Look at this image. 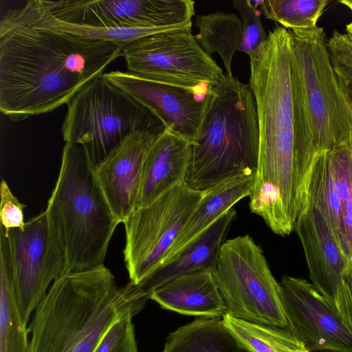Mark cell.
Listing matches in <instances>:
<instances>
[{
    "label": "cell",
    "instance_id": "cell-1",
    "mask_svg": "<svg viewBox=\"0 0 352 352\" xmlns=\"http://www.w3.org/2000/svg\"><path fill=\"white\" fill-rule=\"evenodd\" d=\"M250 61L259 151L249 206L274 234L288 235L309 204L318 156L290 31L280 26L270 31Z\"/></svg>",
    "mask_w": 352,
    "mask_h": 352
},
{
    "label": "cell",
    "instance_id": "cell-2",
    "mask_svg": "<svg viewBox=\"0 0 352 352\" xmlns=\"http://www.w3.org/2000/svg\"><path fill=\"white\" fill-rule=\"evenodd\" d=\"M122 47L16 21H0V110L13 121L52 111L103 75Z\"/></svg>",
    "mask_w": 352,
    "mask_h": 352
},
{
    "label": "cell",
    "instance_id": "cell-3",
    "mask_svg": "<svg viewBox=\"0 0 352 352\" xmlns=\"http://www.w3.org/2000/svg\"><path fill=\"white\" fill-rule=\"evenodd\" d=\"M129 311L124 287L105 266L66 273L34 310L28 352H94L109 327Z\"/></svg>",
    "mask_w": 352,
    "mask_h": 352
},
{
    "label": "cell",
    "instance_id": "cell-4",
    "mask_svg": "<svg viewBox=\"0 0 352 352\" xmlns=\"http://www.w3.org/2000/svg\"><path fill=\"white\" fill-rule=\"evenodd\" d=\"M258 151V115L252 87L226 74L205 96L184 184L204 191L236 176L255 175Z\"/></svg>",
    "mask_w": 352,
    "mask_h": 352
},
{
    "label": "cell",
    "instance_id": "cell-5",
    "mask_svg": "<svg viewBox=\"0 0 352 352\" xmlns=\"http://www.w3.org/2000/svg\"><path fill=\"white\" fill-rule=\"evenodd\" d=\"M65 259V274L104 267L120 223L82 148L65 143L59 174L45 209Z\"/></svg>",
    "mask_w": 352,
    "mask_h": 352
},
{
    "label": "cell",
    "instance_id": "cell-6",
    "mask_svg": "<svg viewBox=\"0 0 352 352\" xmlns=\"http://www.w3.org/2000/svg\"><path fill=\"white\" fill-rule=\"evenodd\" d=\"M67 104L63 140L80 146L94 168L131 134L166 129L151 111L104 74L85 85Z\"/></svg>",
    "mask_w": 352,
    "mask_h": 352
},
{
    "label": "cell",
    "instance_id": "cell-7",
    "mask_svg": "<svg viewBox=\"0 0 352 352\" xmlns=\"http://www.w3.org/2000/svg\"><path fill=\"white\" fill-rule=\"evenodd\" d=\"M213 274L228 314L288 329L280 283L273 276L262 249L250 235L224 241Z\"/></svg>",
    "mask_w": 352,
    "mask_h": 352
},
{
    "label": "cell",
    "instance_id": "cell-8",
    "mask_svg": "<svg viewBox=\"0 0 352 352\" xmlns=\"http://www.w3.org/2000/svg\"><path fill=\"white\" fill-rule=\"evenodd\" d=\"M304 87L317 153L346 140L352 129V105L336 74L322 28L290 31Z\"/></svg>",
    "mask_w": 352,
    "mask_h": 352
},
{
    "label": "cell",
    "instance_id": "cell-9",
    "mask_svg": "<svg viewBox=\"0 0 352 352\" xmlns=\"http://www.w3.org/2000/svg\"><path fill=\"white\" fill-rule=\"evenodd\" d=\"M128 71L146 78L207 93L222 69L192 34V23L138 38L122 50Z\"/></svg>",
    "mask_w": 352,
    "mask_h": 352
},
{
    "label": "cell",
    "instance_id": "cell-10",
    "mask_svg": "<svg viewBox=\"0 0 352 352\" xmlns=\"http://www.w3.org/2000/svg\"><path fill=\"white\" fill-rule=\"evenodd\" d=\"M203 195L204 191L178 185L135 208L123 222L124 259L131 283L140 284L162 265Z\"/></svg>",
    "mask_w": 352,
    "mask_h": 352
},
{
    "label": "cell",
    "instance_id": "cell-11",
    "mask_svg": "<svg viewBox=\"0 0 352 352\" xmlns=\"http://www.w3.org/2000/svg\"><path fill=\"white\" fill-rule=\"evenodd\" d=\"M56 19L91 28H172L192 23L191 0H39Z\"/></svg>",
    "mask_w": 352,
    "mask_h": 352
},
{
    "label": "cell",
    "instance_id": "cell-12",
    "mask_svg": "<svg viewBox=\"0 0 352 352\" xmlns=\"http://www.w3.org/2000/svg\"><path fill=\"white\" fill-rule=\"evenodd\" d=\"M6 233L10 241L16 302L27 324L52 284L65 274V259L52 234L45 211L26 221L23 229Z\"/></svg>",
    "mask_w": 352,
    "mask_h": 352
},
{
    "label": "cell",
    "instance_id": "cell-13",
    "mask_svg": "<svg viewBox=\"0 0 352 352\" xmlns=\"http://www.w3.org/2000/svg\"><path fill=\"white\" fill-rule=\"evenodd\" d=\"M280 285L288 329L310 352H352V335L311 283L285 275Z\"/></svg>",
    "mask_w": 352,
    "mask_h": 352
},
{
    "label": "cell",
    "instance_id": "cell-14",
    "mask_svg": "<svg viewBox=\"0 0 352 352\" xmlns=\"http://www.w3.org/2000/svg\"><path fill=\"white\" fill-rule=\"evenodd\" d=\"M104 76L151 111L166 129L192 144L201 124L207 93L155 81L129 72L112 71Z\"/></svg>",
    "mask_w": 352,
    "mask_h": 352
},
{
    "label": "cell",
    "instance_id": "cell-15",
    "mask_svg": "<svg viewBox=\"0 0 352 352\" xmlns=\"http://www.w3.org/2000/svg\"><path fill=\"white\" fill-rule=\"evenodd\" d=\"M294 230L304 250L311 283L332 308L350 262L329 222L313 205L309 204L299 215Z\"/></svg>",
    "mask_w": 352,
    "mask_h": 352
},
{
    "label": "cell",
    "instance_id": "cell-16",
    "mask_svg": "<svg viewBox=\"0 0 352 352\" xmlns=\"http://www.w3.org/2000/svg\"><path fill=\"white\" fill-rule=\"evenodd\" d=\"M160 134L151 131L131 134L95 167L101 189L120 223H123L136 208L144 160Z\"/></svg>",
    "mask_w": 352,
    "mask_h": 352
},
{
    "label": "cell",
    "instance_id": "cell-17",
    "mask_svg": "<svg viewBox=\"0 0 352 352\" xmlns=\"http://www.w3.org/2000/svg\"><path fill=\"white\" fill-rule=\"evenodd\" d=\"M236 217L234 208L220 216L170 262L160 267L138 285H126L133 311L137 314L157 288L182 275L201 270L214 271L221 248Z\"/></svg>",
    "mask_w": 352,
    "mask_h": 352
},
{
    "label": "cell",
    "instance_id": "cell-18",
    "mask_svg": "<svg viewBox=\"0 0 352 352\" xmlns=\"http://www.w3.org/2000/svg\"><path fill=\"white\" fill-rule=\"evenodd\" d=\"M191 153L192 143L169 129L157 137L144 160L136 208L184 184Z\"/></svg>",
    "mask_w": 352,
    "mask_h": 352
},
{
    "label": "cell",
    "instance_id": "cell-19",
    "mask_svg": "<svg viewBox=\"0 0 352 352\" xmlns=\"http://www.w3.org/2000/svg\"><path fill=\"white\" fill-rule=\"evenodd\" d=\"M213 272L201 270L177 277L155 289L150 299L180 314L222 318L226 306Z\"/></svg>",
    "mask_w": 352,
    "mask_h": 352
},
{
    "label": "cell",
    "instance_id": "cell-20",
    "mask_svg": "<svg viewBox=\"0 0 352 352\" xmlns=\"http://www.w3.org/2000/svg\"><path fill=\"white\" fill-rule=\"evenodd\" d=\"M254 179L255 175H239L204 190L200 203L182 229L162 265L170 262L220 216L232 208L236 202L250 197Z\"/></svg>",
    "mask_w": 352,
    "mask_h": 352
},
{
    "label": "cell",
    "instance_id": "cell-21",
    "mask_svg": "<svg viewBox=\"0 0 352 352\" xmlns=\"http://www.w3.org/2000/svg\"><path fill=\"white\" fill-rule=\"evenodd\" d=\"M27 324L16 302L8 234L0 229V352H28Z\"/></svg>",
    "mask_w": 352,
    "mask_h": 352
},
{
    "label": "cell",
    "instance_id": "cell-22",
    "mask_svg": "<svg viewBox=\"0 0 352 352\" xmlns=\"http://www.w3.org/2000/svg\"><path fill=\"white\" fill-rule=\"evenodd\" d=\"M162 352H250L222 318H201L170 333Z\"/></svg>",
    "mask_w": 352,
    "mask_h": 352
},
{
    "label": "cell",
    "instance_id": "cell-23",
    "mask_svg": "<svg viewBox=\"0 0 352 352\" xmlns=\"http://www.w3.org/2000/svg\"><path fill=\"white\" fill-rule=\"evenodd\" d=\"M195 25L199 30L195 38L204 50L211 55L217 52L223 60L226 75L232 76V61L240 50L243 38V23L232 13L216 12L197 15Z\"/></svg>",
    "mask_w": 352,
    "mask_h": 352
},
{
    "label": "cell",
    "instance_id": "cell-24",
    "mask_svg": "<svg viewBox=\"0 0 352 352\" xmlns=\"http://www.w3.org/2000/svg\"><path fill=\"white\" fill-rule=\"evenodd\" d=\"M329 175L342 217L341 248L352 263V129L349 138L326 152Z\"/></svg>",
    "mask_w": 352,
    "mask_h": 352
},
{
    "label": "cell",
    "instance_id": "cell-25",
    "mask_svg": "<svg viewBox=\"0 0 352 352\" xmlns=\"http://www.w3.org/2000/svg\"><path fill=\"white\" fill-rule=\"evenodd\" d=\"M222 320L250 352H310L289 329L241 320L228 314Z\"/></svg>",
    "mask_w": 352,
    "mask_h": 352
},
{
    "label": "cell",
    "instance_id": "cell-26",
    "mask_svg": "<svg viewBox=\"0 0 352 352\" xmlns=\"http://www.w3.org/2000/svg\"><path fill=\"white\" fill-rule=\"evenodd\" d=\"M329 0H264L261 10L265 18L292 30L315 28Z\"/></svg>",
    "mask_w": 352,
    "mask_h": 352
},
{
    "label": "cell",
    "instance_id": "cell-27",
    "mask_svg": "<svg viewBox=\"0 0 352 352\" xmlns=\"http://www.w3.org/2000/svg\"><path fill=\"white\" fill-rule=\"evenodd\" d=\"M259 1L250 0H234L232 5L239 13L243 23V32L240 51L249 57L258 53L267 39L263 27L260 12L256 7Z\"/></svg>",
    "mask_w": 352,
    "mask_h": 352
},
{
    "label": "cell",
    "instance_id": "cell-28",
    "mask_svg": "<svg viewBox=\"0 0 352 352\" xmlns=\"http://www.w3.org/2000/svg\"><path fill=\"white\" fill-rule=\"evenodd\" d=\"M129 311L113 322L102 336L94 352H138L132 318Z\"/></svg>",
    "mask_w": 352,
    "mask_h": 352
},
{
    "label": "cell",
    "instance_id": "cell-29",
    "mask_svg": "<svg viewBox=\"0 0 352 352\" xmlns=\"http://www.w3.org/2000/svg\"><path fill=\"white\" fill-rule=\"evenodd\" d=\"M333 67L342 81L352 80V39L346 34L333 31L327 43Z\"/></svg>",
    "mask_w": 352,
    "mask_h": 352
},
{
    "label": "cell",
    "instance_id": "cell-30",
    "mask_svg": "<svg viewBox=\"0 0 352 352\" xmlns=\"http://www.w3.org/2000/svg\"><path fill=\"white\" fill-rule=\"evenodd\" d=\"M0 193V226L6 232L14 229H23L25 225L23 214L25 205L13 195L5 179L1 180Z\"/></svg>",
    "mask_w": 352,
    "mask_h": 352
},
{
    "label": "cell",
    "instance_id": "cell-31",
    "mask_svg": "<svg viewBox=\"0 0 352 352\" xmlns=\"http://www.w3.org/2000/svg\"><path fill=\"white\" fill-rule=\"evenodd\" d=\"M332 308L352 335V263L345 272Z\"/></svg>",
    "mask_w": 352,
    "mask_h": 352
},
{
    "label": "cell",
    "instance_id": "cell-32",
    "mask_svg": "<svg viewBox=\"0 0 352 352\" xmlns=\"http://www.w3.org/2000/svg\"><path fill=\"white\" fill-rule=\"evenodd\" d=\"M340 81L341 82L345 91H346L352 105V80L348 81H342L340 80Z\"/></svg>",
    "mask_w": 352,
    "mask_h": 352
},
{
    "label": "cell",
    "instance_id": "cell-33",
    "mask_svg": "<svg viewBox=\"0 0 352 352\" xmlns=\"http://www.w3.org/2000/svg\"><path fill=\"white\" fill-rule=\"evenodd\" d=\"M339 2L347 6L352 11V0H340Z\"/></svg>",
    "mask_w": 352,
    "mask_h": 352
},
{
    "label": "cell",
    "instance_id": "cell-34",
    "mask_svg": "<svg viewBox=\"0 0 352 352\" xmlns=\"http://www.w3.org/2000/svg\"><path fill=\"white\" fill-rule=\"evenodd\" d=\"M346 30L347 32L346 34L352 39V22L346 25Z\"/></svg>",
    "mask_w": 352,
    "mask_h": 352
}]
</instances>
